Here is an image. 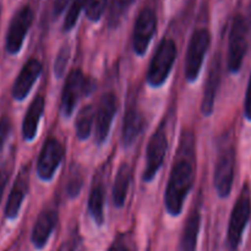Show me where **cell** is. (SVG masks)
Listing matches in <instances>:
<instances>
[{
  "label": "cell",
  "mask_w": 251,
  "mask_h": 251,
  "mask_svg": "<svg viewBox=\"0 0 251 251\" xmlns=\"http://www.w3.org/2000/svg\"><path fill=\"white\" fill-rule=\"evenodd\" d=\"M200 227L201 215L199 210H194L186 218L185 225H184L180 243H179V251H196Z\"/></svg>",
  "instance_id": "18"
},
{
  "label": "cell",
  "mask_w": 251,
  "mask_h": 251,
  "mask_svg": "<svg viewBox=\"0 0 251 251\" xmlns=\"http://www.w3.org/2000/svg\"><path fill=\"white\" fill-rule=\"evenodd\" d=\"M132 169L127 163H123L119 167L115 176L114 186H113V202L115 207H123L129 193L130 183H131Z\"/></svg>",
  "instance_id": "20"
},
{
  "label": "cell",
  "mask_w": 251,
  "mask_h": 251,
  "mask_svg": "<svg viewBox=\"0 0 251 251\" xmlns=\"http://www.w3.org/2000/svg\"><path fill=\"white\" fill-rule=\"evenodd\" d=\"M134 0H112L109 10V26L115 27L122 21L123 16L127 11Z\"/></svg>",
  "instance_id": "23"
},
{
  "label": "cell",
  "mask_w": 251,
  "mask_h": 251,
  "mask_svg": "<svg viewBox=\"0 0 251 251\" xmlns=\"http://www.w3.org/2000/svg\"><path fill=\"white\" fill-rule=\"evenodd\" d=\"M107 251H129L126 245L122 242H114Z\"/></svg>",
  "instance_id": "32"
},
{
  "label": "cell",
  "mask_w": 251,
  "mask_h": 251,
  "mask_svg": "<svg viewBox=\"0 0 251 251\" xmlns=\"http://www.w3.org/2000/svg\"><path fill=\"white\" fill-rule=\"evenodd\" d=\"M168 149V139L163 126H159L149 141L146 151V168L144 172V180L151 181L162 167Z\"/></svg>",
  "instance_id": "10"
},
{
  "label": "cell",
  "mask_w": 251,
  "mask_h": 251,
  "mask_svg": "<svg viewBox=\"0 0 251 251\" xmlns=\"http://www.w3.org/2000/svg\"><path fill=\"white\" fill-rule=\"evenodd\" d=\"M251 215V199H250V189L245 184L242 189L239 198L235 202L234 207L230 215L229 226H228V247L230 251H238L242 243L243 233L247 228L248 222L250 220Z\"/></svg>",
  "instance_id": "3"
},
{
  "label": "cell",
  "mask_w": 251,
  "mask_h": 251,
  "mask_svg": "<svg viewBox=\"0 0 251 251\" xmlns=\"http://www.w3.org/2000/svg\"><path fill=\"white\" fill-rule=\"evenodd\" d=\"M11 120L6 115L0 117V152L4 149V145L6 142L7 137H9L10 132H11Z\"/></svg>",
  "instance_id": "28"
},
{
  "label": "cell",
  "mask_w": 251,
  "mask_h": 251,
  "mask_svg": "<svg viewBox=\"0 0 251 251\" xmlns=\"http://www.w3.org/2000/svg\"><path fill=\"white\" fill-rule=\"evenodd\" d=\"M211 36L206 28H199L191 34L190 42L188 46L185 59V78L189 82H194L200 74L202 66L203 56L206 55L210 47Z\"/></svg>",
  "instance_id": "6"
},
{
  "label": "cell",
  "mask_w": 251,
  "mask_h": 251,
  "mask_svg": "<svg viewBox=\"0 0 251 251\" xmlns=\"http://www.w3.org/2000/svg\"><path fill=\"white\" fill-rule=\"evenodd\" d=\"M107 4L108 0H87V2H86V16L93 22L98 21L104 14Z\"/></svg>",
  "instance_id": "25"
},
{
  "label": "cell",
  "mask_w": 251,
  "mask_h": 251,
  "mask_svg": "<svg viewBox=\"0 0 251 251\" xmlns=\"http://www.w3.org/2000/svg\"><path fill=\"white\" fill-rule=\"evenodd\" d=\"M70 0H53V14L54 16H59L65 10L66 5Z\"/></svg>",
  "instance_id": "30"
},
{
  "label": "cell",
  "mask_w": 251,
  "mask_h": 251,
  "mask_svg": "<svg viewBox=\"0 0 251 251\" xmlns=\"http://www.w3.org/2000/svg\"><path fill=\"white\" fill-rule=\"evenodd\" d=\"M176 58V46L173 39H162L147 71L146 78L149 85L152 87H159L163 85L171 74Z\"/></svg>",
  "instance_id": "2"
},
{
  "label": "cell",
  "mask_w": 251,
  "mask_h": 251,
  "mask_svg": "<svg viewBox=\"0 0 251 251\" xmlns=\"http://www.w3.org/2000/svg\"><path fill=\"white\" fill-rule=\"evenodd\" d=\"M33 11L28 5L22 6L12 17L6 34L5 48L9 54H17L22 48L26 34L33 22Z\"/></svg>",
  "instance_id": "8"
},
{
  "label": "cell",
  "mask_w": 251,
  "mask_h": 251,
  "mask_svg": "<svg viewBox=\"0 0 251 251\" xmlns=\"http://www.w3.org/2000/svg\"><path fill=\"white\" fill-rule=\"evenodd\" d=\"M92 88V83L83 75L82 71L78 69L71 70L66 77L61 95V110L64 114L66 117L71 115L81 96L90 93Z\"/></svg>",
  "instance_id": "7"
},
{
  "label": "cell",
  "mask_w": 251,
  "mask_h": 251,
  "mask_svg": "<svg viewBox=\"0 0 251 251\" xmlns=\"http://www.w3.org/2000/svg\"><path fill=\"white\" fill-rule=\"evenodd\" d=\"M249 47V28L243 16L238 15L233 19L228 44V69L230 73H238Z\"/></svg>",
  "instance_id": "4"
},
{
  "label": "cell",
  "mask_w": 251,
  "mask_h": 251,
  "mask_svg": "<svg viewBox=\"0 0 251 251\" xmlns=\"http://www.w3.org/2000/svg\"><path fill=\"white\" fill-rule=\"evenodd\" d=\"M27 190H28V173L27 169H22L15 180L5 206V217L7 220H15L17 217L22 202L26 198Z\"/></svg>",
  "instance_id": "16"
},
{
  "label": "cell",
  "mask_w": 251,
  "mask_h": 251,
  "mask_svg": "<svg viewBox=\"0 0 251 251\" xmlns=\"http://www.w3.org/2000/svg\"><path fill=\"white\" fill-rule=\"evenodd\" d=\"M221 75H222L221 59L220 56H216L212 63H211L207 80H206L205 83V90H203L202 103H201V112L205 117H210L213 112L216 96H217L218 90H220Z\"/></svg>",
  "instance_id": "14"
},
{
  "label": "cell",
  "mask_w": 251,
  "mask_h": 251,
  "mask_svg": "<svg viewBox=\"0 0 251 251\" xmlns=\"http://www.w3.org/2000/svg\"><path fill=\"white\" fill-rule=\"evenodd\" d=\"M96 117V110L93 109L92 105H85L82 109L78 112L77 118H76L75 126L77 139L83 141L90 137L91 131H92L93 120Z\"/></svg>",
  "instance_id": "22"
},
{
  "label": "cell",
  "mask_w": 251,
  "mask_h": 251,
  "mask_svg": "<svg viewBox=\"0 0 251 251\" xmlns=\"http://www.w3.org/2000/svg\"><path fill=\"white\" fill-rule=\"evenodd\" d=\"M235 169V150L232 145L225 144L221 146L216 161L213 184L221 198H227L232 191Z\"/></svg>",
  "instance_id": "5"
},
{
  "label": "cell",
  "mask_w": 251,
  "mask_h": 251,
  "mask_svg": "<svg viewBox=\"0 0 251 251\" xmlns=\"http://www.w3.org/2000/svg\"><path fill=\"white\" fill-rule=\"evenodd\" d=\"M7 184V174L4 169L0 168V203H1L2 195H4L5 188H6Z\"/></svg>",
  "instance_id": "31"
},
{
  "label": "cell",
  "mask_w": 251,
  "mask_h": 251,
  "mask_svg": "<svg viewBox=\"0 0 251 251\" xmlns=\"http://www.w3.org/2000/svg\"><path fill=\"white\" fill-rule=\"evenodd\" d=\"M64 157V147L54 137L46 140L37 161V174L44 181H49L55 174Z\"/></svg>",
  "instance_id": "9"
},
{
  "label": "cell",
  "mask_w": 251,
  "mask_h": 251,
  "mask_svg": "<svg viewBox=\"0 0 251 251\" xmlns=\"http://www.w3.org/2000/svg\"><path fill=\"white\" fill-rule=\"evenodd\" d=\"M42 73V64L38 59L31 58L25 63L12 85V97L16 100H24L28 96L34 82Z\"/></svg>",
  "instance_id": "13"
},
{
  "label": "cell",
  "mask_w": 251,
  "mask_h": 251,
  "mask_svg": "<svg viewBox=\"0 0 251 251\" xmlns=\"http://www.w3.org/2000/svg\"><path fill=\"white\" fill-rule=\"evenodd\" d=\"M69 59H70V48L63 47L59 50L55 59V64H54V73H55L56 77H63V75L65 74L66 66H68Z\"/></svg>",
  "instance_id": "26"
},
{
  "label": "cell",
  "mask_w": 251,
  "mask_h": 251,
  "mask_svg": "<svg viewBox=\"0 0 251 251\" xmlns=\"http://www.w3.org/2000/svg\"><path fill=\"white\" fill-rule=\"evenodd\" d=\"M58 222V215L54 210L47 208L37 217L31 234V242L37 249H43L48 243L54 228Z\"/></svg>",
  "instance_id": "15"
},
{
  "label": "cell",
  "mask_w": 251,
  "mask_h": 251,
  "mask_svg": "<svg viewBox=\"0 0 251 251\" xmlns=\"http://www.w3.org/2000/svg\"><path fill=\"white\" fill-rule=\"evenodd\" d=\"M144 127V117L137 108H130L126 110L123 122L122 139L124 146L129 147L139 137Z\"/></svg>",
  "instance_id": "19"
},
{
  "label": "cell",
  "mask_w": 251,
  "mask_h": 251,
  "mask_svg": "<svg viewBox=\"0 0 251 251\" xmlns=\"http://www.w3.org/2000/svg\"><path fill=\"white\" fill-rule=\"evenodd\" d=\"M88 212L97 226L104 223V190L102 184H96L88 198Z\"/></svg>",
  "instance_id": "21"
},
{
  "label": "cell",
  "mask_w": 251,
  "mask_h": 251,
  "mask_svg": "<svg viewBox=\"0 0 251 251\" xmlns=\"http://www.w3.org/2000/svg\"><path fill=\"white\" fill-rule=\"evenodd\" d=\"M82 176L80 173L76 172L75 174H71L70 179L68 181V185H66V193H68V196L70 199L76 198L80 194L81 189H82Z\"/></svg>",
  "instance_id": "27"
},
{
  "label": "cell",
  "mask_w": 251,
  "mask_h": 251,
  "mask_svg": "<svg viewBox=\"0 0 251 251\" xmlns=\"http://www.w3.org/2000/svg\"><path fill=\"white\" fill-rule=\"evenodd\" d=\"M44 104H46L44 98L39 95L36 96L25 114L24 123H22V135L26 141H32L36 137L39 120L44 112Z\"/></svg>",
  "instance_id": "17"
},
{
  "label": "cell",
  "mask_w": 251,
  "mask_h": 251,
  "mask_svg": "<svg viewBox=\"0 0 251 251\" xmlns=\"http://www.w3.org/2000/svg\"><path fill=\"white\" fill-rule=\"evenodd\" d=\"M188 146V145H186ZM184 156H180L172 168L168 179L166 193H164V206L172 216H178L183 210L184 200L193 188L195 180L193 157L185 156L186 147H184Z\"/></svg>",
  "instance_id": "1"
},
{
  "label": "cell",
  "mask_w": 251,
  "mask_h": 251,
  "mask_svg": "<svg viewBox=\"0 0 251 251\" xmlns=\"http://www.w3.org/2000/svg\"><path fill=\"white\" fill-rule=\"evenodd\" d=\"M157 28L156 14L150 7H145L140 11L135 22L132 46L137 55H144L151 43L153 34Z\"/></svg>",
  "instance_id": "11"
},
{
  "label": "cell",
  "mask_w": 251,
  "mask_h": 251,
  "mask_svg": "<svg viewBox=\"0 0 251 251\" xmlns=\"http://www.w3.org/2000/svg\"><path fill=\"white\" fill-rule=\"evenodd\" d=\"M244 113L245 118L251 122V75L249 83H248V90H247V96H245V103H244Z\"/></svg>",
  "instance_id": "29"
},
{
  "label": "cell",
  "mask_w": 251,
  "mask_h": 251,
  "mask_svg": "<svg viewBox=\"0 0 251 251\" xmlns=\"http://www.w3.org/2000/svg\"><path fill=\"white\" fill-rule=\"evenodd\" d=\"M117 109V97L114 93H104L96 109V141L98 145H102L107 140Z\"/></svg>",
  "instance_id": "12"
},
{
  "label": "cell",
  "mask_w": 251,
  "mask_h": 251,
  "mask_svg": "<svg viewBox=\"0 0 251 251\" xmlns=\"http://www.w3.org/2000/svg\"><path fill=\"white\" fill-rule=\"evenodd\" d=\"M86 2H87V0H73L71 1L70 7L68 10V14H66L65 20H64V31H70V29L74 28V26L77 22L81 11L86 6Z\"/></svg>",
  "instance_id": "24"
}]
</instances>
